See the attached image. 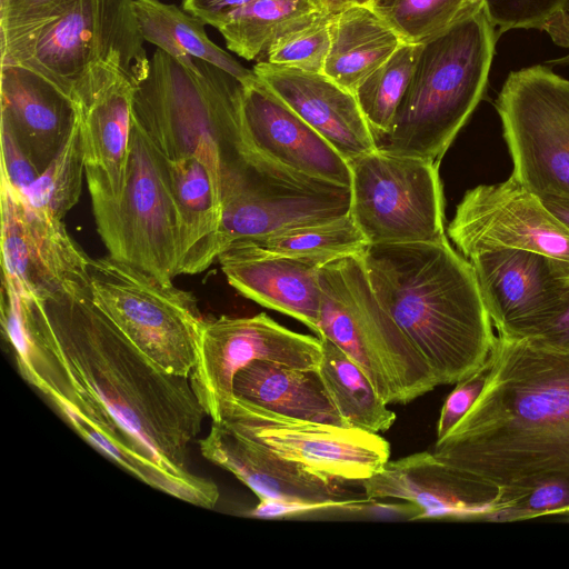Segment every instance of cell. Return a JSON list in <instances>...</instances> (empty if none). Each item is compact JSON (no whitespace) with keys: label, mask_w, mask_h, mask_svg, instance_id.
Segmentation results:
<instances>
[{"label":"cell","mask_w":569,"mask_h":569,"mask_svg":"<svg viewBox=\"0 0 569 569\" xmlns=\"http://www.w3.org/2000/svg\"><path fill=\"white\" fill-rule=\"evenodd\" d=\"M254 0H182V8L216 29L237 9Z\"/></svg>","instance_id":"cell-44"},{"label":"cell","mask_w":569,"mask_h":569,"mask_svg":"<svg viewBox=\"0 0 569 569\" xmlns=\"http://www.w3.org/2000/svg\"><path fill=\"white\" fill-rule=\"evenodd\" d=\"M320 10L315 0H254L233 11L218 30L230 51L260 60L276 39Z\"/></svg>","instance_id":"cell-32"},{"label":"cell","mask_w":569,"mask_h":569,"mask_svg":"<svg viewBox=\"0 0 569 569\" xmlns=\"http://www.w3.org/2000/svg\"><path fill=\"white\" fill-rule=\"evenodd\" d=\"M1 120L40 173L68 139L78 118L73 99L37 72L1 64Z\"/></svg>","instance_id":"cell-25"},{"label":"cell","mask_w":569,"mask_h":569,"mask_svg":"<svg viewBox=\"0 0 569 569\" xmlns=\"http://www.w3.org/2000/svg\"><path fill=\"white\" fill-rule=\"evenodd\" d=\"M548 33L556 43L569 48V10L550 27Z\"/></svg>","instance_id":"cell-47"},{"label":"cell","mask_w":569,"mask_h":569,"mask_svg":"<svg viewBox=\"0 0 569 569\" xmlns=\"http://www.w3.org/2000/svg\"><path fill=\"white\" fill-rule=\"evenodd\" d=\"M220 253L230 246L350 213V187L306 177L247 150L221 170Z\"/></svg>","instance_id":"cell-8"},{"label":"cell","mask_w":569,"mask_h":569,"mask_svg":"<svg viewBox=\"0 0 569 569\" xmlns=\"http://www.w3.org/2000/svg\"><path fill=\"white\" fill-rule=\"evenodd\" d=\"M232 246H239L256 254L309 258L327 263L337 258L361 254L369 243L348 214L325 222L286 229Z\"/></svg>","instance_id":"cell-33"},{"label":"cell","mask_w":569,"mask_h":569,"mask_svg":"<svg viewBox=\"0 0 569 569\" xmlns=\"http://www.w3.org/2000/svg\"><path fill=\"white\" fill-rule=\"evenodd\" d=\"M1 179L26 196L40 176L39 169L19 143L10 126L1 120Z\"/></svg>","instance_id":"cell-42"},{"label":"cell","mask_w":569,"mask_h":569,"mask_svg":"<svg viewBox=\"0 0 569 569\" xmlns=\"http://www.w3.org/2000/svg\"><path fill=\"white\" fill-rule=\"evenodd\" d=\"M217 422L288 460L348 483L360 485L381 472L390 459V445L379 433L286 417L234 396L222 403Z\"/></svg>","instance_id":"cell-13"},{"label":"cell","mask_w":569,"mask_h":569,"mask_svg":"<svg viewBox=\"0 0 569 569\" xmlns=\"http://www.w3.org/2000/svg\"><path fill=\"white\" fill-rule=\"evenodd\" d=\"M233 396L278 415L350 427L339 413L319 369L256 360L234 376Z\"/></svg>","instance_id":"cell-27"},{"label":"cell","mask_w":569,"mask_h":569,"mask_svg":"<svg viewBox=\"0 0 569 569\" xmlns=\"http://www.w3.org/2000/svg\"><path fill=\"white\" fill-rule=\"evenodd\" d=\"M319 337L295 332L261 312L251 317L202 319L197 338V358L189 376L194 393L212 421L222 403L233 396L239 370L256 360L292 368L319 369Z\"/></svg>","instance_id":"cell-14"},{"label":"cell","mask_w":569,"mask_h":569,"mask_svg":"<svg viewBox=\"0 0 569 569\" xmlns=\"http://www.w3.org/2000/svg\"><path fill=\"white\" fill-rule=\"evenodd\" d=\"M329 18L323 10L308 17L276 39L260 61L323 73L330 49Z\"/></svg>","instance_id":"cell-37"},{"label":"cell","mask_w":569,"mask_h":569,"mask_svg":"<svg viewBox=\"0 0 569 569\" xmlns=\"http://www.w3.org/2000/svg\"><path fill=\"white\" fill-rule=\"evenodd\" d=\"M467 260L498 336H537L566 303L569 277L543 254L500 248Z\"/></svg>","instance_id":"cell-17"},{"label":"cell","mask_w":569,"mask_h":569,"mask_svg":"<svg viewBox=\"0 0 569 569\" xmlns=\"http://www.w3.org/2000/svg\"><path fill=\"white\" fill-rule=\"evenodd\" d=\"M369 6L407 44H425L483 9L482 0H375Z\"/></svg>","instance_id":"cell-34"},{"label":"cell","mask_w":569,"mask_h":569,"mask_svg":"<svg viewBox=\"0 0 569 569\" xmlns=\"http://www.w3.org/2000/svg\"><path fill=\"white\" fill-rule=\"evenodd\" d=\"M253 72L348 162L377 150L355 93L325 73L259 61Z\"/></svg>","instance_id":"cell-23"},{"label":"cell","mask_w":569,"mask_h":569,"mask_svg":"<svg viewBox=\"0 0 569 569\" xmlns=\"http://www.w3.org/2000/svg\"><path fill=\"white\" fill-rule=\"evenodd\" d=\"M499 36L513 29L545 30L569 10V0H482Z\"/></svg>","instance_id":"cell-39"},{"label":"cell","mask_w":569,"mask_h":569,"mask_svg":"<svg viewBox=\"0 0 569 569\" xmlns=\"http://www.w3.org/2000/svg\"><path fill=\"white\" fill-rule=\"evenodd\" d=\"M58 350L96 422L141 455L186 477L190 443L207 415L189 377L166 371L138 349L89 293L42 300Z\"/></svg>","instance_id":"cell-2"},{"label":"cell","mask_w":569,"mask_h":569,"mask_svg":"<svg viewBox=\"0 0 569 569\" xmlns=\"http://www.w3.org/2000/svg\"><path fill=\"white\" fill-rule=\"evenodd\" d=\"M361 254L321 266L318 337L351 358L386 403L405 405L437 386L423 357L378 301Z\"/></svg>","instance_id":"cell-6"},{"label":"cell","mask_w":569,"mask_h":569,"mask_svg":"<svg viewBox=\"0 0 569 569\" xmlns=\"http://www.w3.org/2000/svg\"><path fill=\"white\" fill-rule=\"evenodd\" d=\"M202 456L234 475L259 500L337 502L356 498L348 482L288 460L258 442L212 421L198 441Z\"/></svg>","instance_id":"cell-21"},{"label":"cell","mask_w":569,"mask_h":569,"mask_svg":"<svg viewBox=\"0 0 569 569\" xmlns=\"http://www.w3.org/2000/svg\"><path fill=\"white\" fill-rule=\"evenodd\" d=\"M318 3L325 12L333 14L351 4L352 0H318Z\"/></svg>","instance_id":"cell-48"},{"label":"cell","mask_w":569,"mask_h":569,"mask_svg":"<svg viewBox=\"0 0 569 569\" xmlns=\"http://www.w3.org/2000/svg\"><path fill=\"white\" fill-rule=\"evenodd\" d=\"M495 107L511 176L539 197L569 198V79L542 64L511 71Z\"/></svg>","instance_id":"cell-11"},{"label":"cell","mask_w":569,"mask_h":569,"mask_svg":"<svg viewBox=\"0 0 569 569\" xmlns=\"http://www.w3.org/2000/svg\"><path fill=\"white\" fill-rule=\"evenodd\" d=\"M370 500L399 499L418 509L415 519L491 521L509 505L505 491L439 460L432 451L388 461L360 483Z\"/></svg>","instance_id":"cell-18"},{"label":"cell","mask_w":569,"mask_h":569,"mask_svg":"<svg viewBox=\"0 0 569 569\" xmlns=\"http://www.w3.org/2000/svg\"><path fill=\"white\" fill-rule=\"evenodd\" d=\"M57 410L86 441L147 485L198 507L210 509L216 506L219 491L213 482L192 473L186 477L173 475L141 455L112 427L68 408Z\"/></svg>","instance_id":"cell-30"},{"label":"cell","mask_w":569,"mask_h":569,"mask_svg":"<svg viewBox=\"0 0 569 569\" xmlns=\"http://www.w3.org/2000/svg\"><path fill=\"white\" fill-rule=\"evenodd\" d=\"M319 373L339 413L350 427L380 433L390 429L396 413L388 409L365 372L337 345L320 338Z\"/></svg>","instance_id":"cell-31"},{"label":"cell","mask_w":569,"mask_h":569,"mask_svg":"<svg viewBox=\"0 0 569 569\" xmlns=\"http://www.w3.org/2000/svg\"><path fill=\"white\" fill-rule=\"evenodd\" d=\"M2 274L40 300L90 292V262L62 220L33 207L1 179Z\"/></svg>","instance_id":"cell-16"},{"label":"cell","mask_w":569,"mask_h":569,"mask_svg":"<svg viewBox=\"0 0 569 569\" xmlns=\"http://www.w3.org/2000/svg\"><path fill=\"white\" fill-rule=\"evenodd\" d=\"M178 218L179 274L207 270L220 254L221 190L197 157L167 159Z\"/></svg>","instance_id":"cell-26"},{"label":"cell","mask_w":569,"mask_h":569,"mask_svg":"<svg viewBox=\"0 0 569 569\" xmlns=\"http://www.w3.org/2000/svg\"><path fill=\"white\" fill-rule=\"evenodd\" d=\"M239 148L296 173L350 187L348 161L257 74L242 84Z\"/></svg>","instance_id":"cell-20"},{"label":"cell","mask_w":569,"mask_h":569,"mask_svg":"<svg viewBox=\"0 0 569 569\" xmlns=\"http://www.w3.org/2000/svg\"><path fill=\"white\" fill-rule=\"evenodd\" d=\"M555 64H569V54L561 58V59H558V60H555L552 61Z\"/></svg>","instance_id":"cell-49"},{"label":"cell","mask_w":569,"mask_h":569,"mask_svg":"<svg viewBox=\"0 0 569 569\" xmlns=\"http://www.w3.org/2000/svg\"><path fill=\"white\" fill-rule=\"evenodd\" d=\"M539 198L545 207L569 228V198L557 196H540Z\"/></svg>","instance_id":"cell-46"},{"label":"cell","mask_w":569,"mask_h":569,"mask_svg":"<svg viewBox=\"0 0 569 569\" xmlns=\"http://www.w3.org/2000/svg\"><path fill=\"white\" fill-rule=\"evenodd\" d=\"M348 163L349 214L369 244L447 237L439 163L378 149Z\"/></svg>","instance_id":"cell-12"},{"label":"cell","mask_w":569,"mask_h":569,"mask_svg":"<svg viewBox=\"0 0 569 569\" xmlns=\"http://www.w3.org/2000/svg\"><path fill=\"white\" fill-rule=\"evenodd\" d=\"M421 48L422 44H401L353 91L376 142L387 136L391 129Z\"/></svg>","instance_id":"cell-35"},{"label":"cell","mask_w":569,"mask_h":569,"mask_svg":"<svg viewBox=\"0 0 569 569\" xmlns=\"http://www.w3.org/2000/svg\"><path fill=\"white\" fill-rule=\"evenodd\" d=\"M318 3V0H315ZM319 4V3H318ZM320 7V6H319Z\"/></svg>","instance_id":"cell-51"},{"label":"cell","mask_w":569,"mask_h":569,"mask_svg":"<svg viewBox=\"0 0 569 569\" xmlns=\"http://www.w3.org/2000/svg\"><path fill=\"white\" fill-rule=\"evenodd\" d=\"M133 0H76L1 64H20L71 97L73 86L96 64L116 60L139 83L150 59L143 47Z\"/></svg>","instance_id":"cell-10"},{"label":"cell","mask_w":569,"mask_h":569,"mask_svg":"<svg viewBox=\"0 0 569 569\" xmlns=\"http://www.w3.org/2000/svg\"><path fill=\"white\" fill-rule=\"evenodd\" d=\"M90 197L108 256L172 283L179 276V231L167 159L133 119L121 193Z\"/></svg>","instance_id":"cell-7"},{"label":"cell","mask_w":569,"mask_h":569,"mask_svg":"<svg viewBox=\"0 0 569 569\" xmlns=\"http://www.w3.org/2000/svg\"><path fill=\"white\" fill-rule=\"evenodd\" d=\"M511 499L569 487V350L536 337H496L482 392L431 450Z\"/></svg>","instance_id":"cell-1"},{"label":"cell","mask_w":569,"mask_h":569,"mask_svg":"<svg viewBox=\"0 0 569 569\" xmlns=\"http://www.w3.org/2000/svg\"><path fill=\"white\" fill-rule=\"evenodd\" d=\"M218 261L229 284L242 296L299 320L318 337L319 270L325 262L256 254L239 246L223 250Z\"/></svg>","instance_id":"cell-24"},{"label":"cell","mask_w":569,"mask_h":569,"mask_svg":"<svg viewBox=\"0 0 569 569\" xmlns=\"http://www.w3.org/2000/svg\"><path fill=\"white\" fill-rule=\"evenodd\" d=\"M499 34L485 10L422 44L383 152L436 163L482 100Z\"/></svg>","instance_id":"cell-4"},{"label":"cell","mask_w":569,"mask_h":569,"mask_svg":"<svg viewBox=\"0 0 569 569\" xmlns=\"http://www.w3.org/2000/svg\"><path fill=\"white\" fill-rule=\"evenodd\" d=\"M90 297L146 356L189 377L203 319L196 297L109 256L91 259Z\"/></svg>","instance_id":"cell-9"},{"label":"cell","mask_w":569,"mask_h":569,"mask_svg":"<svg viewBox=\"0 0 569 569\" xmlns=\"http://www.w3.org/2000/svg\"><path fill=\"white\" fill-rule=\"evenodd\" d=\"M371 288L426 360L436 386L453 385L489 358L496 336L471 263L445 237L369 244Z\"/></svg>","instance_id":"cell-3"},{"label":"cell","mask_w":569,"mask_h":569,"mask_svg":"<svg viewBox=\"0 0 569 569\" xmlns=\"http://www.w3.org/2000/svg\"><path fill=\"white\" fill-rule=\"evenodd\" d=\"M329 33L323 73L351 92L403 44L369 4L351 3L330 14Z\"/></svg>","instance_id":"cell-28"},{"label":"cell","mask_w":569,"mask_h":569,"mask_svg":"<svg viewBox=\"0 0 569 569\" xmlns=\"http://www.w3.org/2000/svg\"><path fill=\"white\" fill-rule=\"evenodd\" d=\"M133 9L142 38L182 64L190 66L196 58L222 69L242 84L256 78L253 70L213 43L204 23L186 10L159 0H133Z\"/></svg>","instance_id":"cell-29"},{"label":"cell","mask_w":569,"mask_h":569,"mask_svg":"<svg viewBox=\"0 0 569 569\" xmlns=\"http://www.w3.org/2000/svg\"><path fill=\"white\" fill-rule=\"evenodd\" d=\"M560 515H569V487L560 482H547L517 497L495 517L493 522Z\"/></svg>","instance_id":"cell-40"},{"label":"cell","mask_w":569,"mask_h":569,"mask_svg":"<svg viewBox=\"0 0 569 569\" xmlns=\"http://www.w3.org/2000/svg\"><path fill=\"white\" fill-rule=\"evenodd\" d=\"M490 368L488 360L473 373L456 383L446 398L437 423V439L446 436L469 411L483 390Z\"/></svg>","instance_id":"cell-41"},{"label":"cell","mask_w":569,"mask_h":569,"mask_svg":"<svg viewBox=\"0 0 569 569\" xmlns=\"http://www.w3.org/2000/svg\"><path fill=\"white\" fill-rule=\"evenodd\" d=\"M136 86L116 60L93 66L72 88L89 193H121L129 157Z\"/></svg>","instance_id":"cell-19"},{"label":"cell","mask_w":569,"mask_h":569,"mask_svg":"<svg viewBox=\"0 0 569 569\" xmlns=\"http://www.w3.org/2000/svg\"><path fill=\"white\" fill-rule=\"evenodd\" d=\"M533 337L551 347L569 350V293L561 311Z\"/></svg>","instance_id":"cell-45"},{"label":"cell","mask_w":569,"mask_h":569,"mask_svg":"<svg viewBox=\"0 0 569 569\" xmlns=\"http://www.w3.org/2000/svg\"><path fill=\"white\" fill-rule=\"evenodd\" d=\"M76 0H0L1 61L8 60Z\"/></svg>","instance_id":"cell-38"},{"label":"cell","mask_w":569,"mask_h":569,"mask_svg":"<svg viewBox=\"0 0 569 569\" xmlns=\"http://www.w3.org/2000/svg\"><path fill=\"white\" fill-rule=\"evenodd\" d=\"M0 312L2 332L12 346L24 380L57 409L68 408L94 420V412L80 395L58 350L43 301L3 274Z\"/></svg>","instance_id":"cell-22"},{"label":"cell","mask_w":569,"mask_h":569,"mask_svg":"<svg viewBox=\"0 0 569 569\" xmlns=\"http://www.w3.org/2000/svg\"><path fill=\"white\" fill-rule=\"evenodd\" d=\"M83 176L84 151L78 116L62 148L22 197L38 211L62 220L79 201Z\"/></svg>","instance_id":"cell-36"},{"label":"cell","mask_w":569,"mask_h":569,"mask_svg":"<svg viewBox=\"0 0 569 569\" xmlns=\"http://www.w3.org/2000/svg\"><path fill=\"white\" fill-rule=\"evenodd\" d=\"M448 236L466 259L490 249H520L550 258L569 277V228L512 176L468 190Z\"/></svg>","instance_id":"cell-15"},{"label":"cell","mask_w":569,"mask_h":569,"mask_svg":"<svg viewBox=\"0 0 569 569\" xmlns=\"http://www.w3.org/2000/svg\"><path fill=\"white\" fill-rule=\"evenodd\" d=\"M241 90L207 61L184 66L157 49L136 84L132 119L166 159L197 157L220 186L221 168L238 153Z\"/></svg>","instance_id":"cell-5"},{"label":"cell","mask_w":569,"mask_h":569,"mask_svg":"<svg viewBox=\"0 0 569 569\" xmlns=\"http://www.w3.org/2000/svg\"><path fill=\"white\" fill-rule=\"evenodd\" d=\"M372 1H375V0H352V3H357V4H369V3H371Z\"/></svg>","instance_id":"cell-50"},{"label":"cell","mask_w":569,"mask_h":569,"mask_svg":"<svg viewBox=\"0 0 569 569\" xmlns=\"http://www.w3.org/2000/svg\"><path fill=\"white\" fill-rule=\"evenodd\" d=\"M373 500L367 497L351 498L337 502H288L276 500H259L257 507L248 512L256 518H288L320 511L341 510L361 511Z\"/></svg>","instance_id":"cell-43"}]
</instances>
